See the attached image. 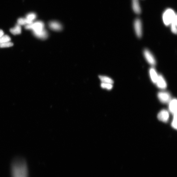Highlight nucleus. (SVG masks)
Segmentation results:
<instances>
[{
  "label": "nucleus",
  "mask_w": 177,
  "mask_h": 177,
  "mask_svg": "<svg viewBox=\"0 0 177 177\" xmlns=\"http://www.w3.org/2000/svg\"><path fill=\"white\" fill-rule=\"evenodd\" d=\"M12 177H28L26 162L21 157L16 158L11 165Z\"/></svg>",
  "instance_id": "1"
},
{
  "label": "nucleus",
  "mask_w": 177,
  "mask_h": 177,
  "mask_svg": "<svg viewBox=\"0 0 177 177\" xmlns=\"http://www.w3.org/2000/svg\"><path fill=\"white\" fill-rule=\"evenodd\" d=\"M26 29L31 30L35 37L41 39H45L48 36V33L44 29V24L41 21L33 22L25 26Z\"/></svg>",
  "instance_id": "2"
},
{
  "label": "nucleus",
  "mask_w": 177,
  "mask_h": 177,
  "mask_svg": "<svg viewBox=\"0 0 177 177\" xmlns=\"http://www.w3.org/2000/svg\"><path fill=\"white\" fill-rule=\"evenodd\" d=\"M177 17L176 14L173 9H168L164 12L163 15V20L166 26L170 25L173 21Z\"/></svg>",
  "instance_id": "3"
},
{
  "label": "nucleus",
  "mask_w": 177,
  "mask_h": 177,
  "mask_svg": "<svg viewBox=\"0 0 177 177\" xmlns=\"http://www.w3.org/2000/svg\"><path fill=\"white\" fill-rule=\"evenodd\" d=\"M157 96L160 102L163 103H169L171 100L170 94L167 92H160L158 93Z\"/></svg>",
  "instance_id": "4"
},
{
  "label": "nucleus",
  "mask_w": 177,
  "mask_h": 177,
  "mask_svg": "<svg viewBox=\"0 0 177 177\" xmlns=\"http://www.w3.org/2000/svg\"><path fill=\"white\" fill-rule=\"evenodd\" d=\"M134 27L137 36L138 38L141 37L142 35V25L140 19L136 18L134 21Z\"/></svg>",
  "instance_id": "5"
},
{
  "label": "nucleus",
  "mask_w": 177,
  "mask_h": 177,
  "mask_svg": "<svg viewBox=\"0 0 177 177\" xmlns=\"http://www.w3.org/2000/svg\"><path fill=\"white\" fill-rule=\"evenodd\" d=\"M144 55L146 60L150 65L155 66L156 64L155 59L153 54L148 49H145L144 51Z\"/></svg>",
  "instance_id": "6"
},
{
  "label": "nucleus",
  "mask_w": 177,
  "mask_h": 177,
  "mask_svg": "<svg viewBox=\"0 0 177 177\" xmlns=\"http://www.w3.org/2000/svg\"><path fill=\"white\" fill-rule=\"evenodd\" d=\"M157 118L160 121L167 122L168 121L169 119V112L166 110H163L160 111L158 114Z\"/></svg>",
  "instance_id": "7"
},
{
  "label": "nucleus",
  "mask_w": 177,
  "mask_h": 177,
  "mask_svg": "<svg viewBox=\"0 0 177 177\" xmlns=\"http://www.w3.org/2000/svg\"><path fill=\"white\" fill-rule=\"evenodd\" d=\"M156 84L158 88L161 89H165L167 87L166 82L161 75H159Z\"/></svg>",
  "instance_id": "8"
},
{
  "label": "nucleus",
  "mask_w": 177,
  "mask_h": 177,
  "mask_svg": "<svg viewBox=\"0 0 177 177\" xmlns=\"http://www.w3.org/2000/svg\"><path fill=\"white\" fill-rule=\"evenodd\" d=\"M169 103V109L170 112L174 115L177 114V100L174 98L171 100Z\"/></svg>",
  "instance_id": "9"
},
{
  "label": "nucleus",
  "mask_w": 177,
  "mask_h": 177,
  "mask_svg": "<svg viewBox=\"0 0 177 177\" xmlns=\"http://www.w3.org/2000/svg\"><path fill=\"white\" fill-rule=\"evenodd\" d=\"M50 29L54 31H60L62 29V26L60 24L56 21H52L49 24Z\"/></svg>",
  "instance_id": "10"
},
{
  "label": "nucleus",
  "mask_w": 177,
  "mask_h": 177,
  "mask_svg": "<svg viewBox=\"0 0 177 177\" xmlns=\"http://www.w3.org/2000/svg\"><path fill=\"white\" fill-rule=\"evenodd\" d=\"M132 8L134 13L137 14L141 13V8L138 0H132Z\"/></svg>",
  "instance_id": "11"
},
{
  "label": "nucleus",
  "mask_w": 177,
  "mask_h": 177,
  "mask_svg": "<svg viewBox=\"0 0 177 177\" xmlns=\"http://www.w3.org/2000/svg\"><path fill=\"white\" fill-rule=\"evenodd\" d=\"M149 73L152 81L153 83L156 84L159 75L157 74L156 71L154 69V68H150L149 70Z\"/></svg>",
  "instance_id": "12"
},
{
  "label": "nucleus",
  "mask_w": 177,
  "mask_h": 177,
  "mask_svg": "<svg viewBox=\"0 0 177 177\" xmlns=\"http://www.w3.org/2000/svg\"><path fill=\"white\" fill-rule=\"evenodd\" d=\"M10 32L12 34L14 35L20 34L22 32V28H21V26L17 24L15 27L10 29Z\"/></svg>",
  "instance_id": "13"
},
{
  "label": "nucleus",
  "mask_w": 177,
  "mask_h": 177,
  "mask_svg": "<svg viewBox=\"0 0 177 177\" xmlns=\"http://www.w3.org/2000/svg\"><path fill=\"white\" fill-rule=\"evenodd\" d=\"M36 17V14L34 13H31L28 14L26 16V18L28 20L29 24L34 22Z\"/></svg>",
  "instance_id": "14"
},
{
  "label": "nucleus",
  "mask_w": 177,
  "mask_h": 177,
  "mask_svg": "<svg viewBox=\"0 0 177 177\" xmlns=\"http://www.w3.org/2000/svg\"><path fill=\"white\" fill-rule=\"evenodd\" d=\"M99 78H100L102 82L112 84L114 83V81L109 77L100 75V76H99Z\"/></svg>",
  "instance_id": "15"
},
{
  "label": "nucleus",
  "mask_w": 177,
  "mask_h": 177,
  "mask_svg": "<svg viewBox=\"0 0 177 177\" xmlns=\"http://www.w3.org/2000/svg\"><path fill=\"white\" fill-rule=\"evenodd\" d=\"M170 25L172 32L173 33L176 34H177V17L174 19Z\"/></svg>",
  "instance_id": "16"
},
{
  "label": "nucleus",
  "mask_w": 177,
  "mask_h": 177,
  "mask_svg": "<svg viewBox=\"0 0 177 177\" xmlns=\"http://www.w3.org/2000/svg\"><path fill=\"white\" fill-rule=\"evenodd\" d=\"M18 24L22 25H26L29 24L28 21L26 18H20L18 20Z\"/></svg>",
  "instance_id": "17"
},
{
  "label": "nucleus",
  "mask_w": 177,
  "mask_h": 177,
  "mask_svg": "<svg viewBox=\"0 0 177 177\" xmlns=\"http://www.w3.org/2000/svg\"><path fill=\"white\" fill-rule=\"evenodd\" d=\"M11 39V38L8 35H4L0 37V44L10 41Z\"/></svg>",
  "instance_id": "18"
},
{
  "label": "nucleus",
  "mask_w": 177,
  "mask_h": 177,
  "mask_svg": "<svg viewBox=\"0 0 177 177\" xmlns=\"http://www.w3.org/2000/svg\"><path fill=\"white\" fill-rule=\"evenodd\" d=\"M101 86L102 88L106 89L109 90H111L113 87V84L105 83L103 82L101 83Z\"/></svg>",
  "instance_id": "19"
},
{
  "label": "nucleus",
  "mask_w": 177,
  "mask_h": 177,
  "mask_svg": "<svg viewBox=\"0 0 177 177\" xmlns=\"http://www.w3.org/2000/svg\"><path fill=\"white\" fill-rule=\"evenodd\" d=\"M13 45V44L10 41L0 44V47H1V48L9 47L12 46Z\"/></svg>",
  "instance_id": "20"
},
{
  "label": "nucleus",
  "mask_w": 177,
  "mask_h": 177,
  "mask_svg": "<svg viewBox=\"0 0 177 177\" xmlns=\"http://www.w3.org/2000/svg\"><path fill=\"white\" fill-rule=\"evenodd\" d=\"M174 115L173 121L172 123V126L173 128L176 129H177V114H174Z\"/></svg>",
  "instance_id": "21"
},
{
  "label": "nucleus",
  "mask_w": 177,
  "mask_h": 177,
  "mask_svg": "<svg viewBox=\"0 0 177 177\" xmlns=\"http://www.w3.org/2000/svg\"><path fill=\"white\" fill-rule=\"evenodd\" d=\"M4 35V33L2 30L0 29V37L3 36Z\"/></svg>",
  "instance_id": "22"
}]
</instances>
